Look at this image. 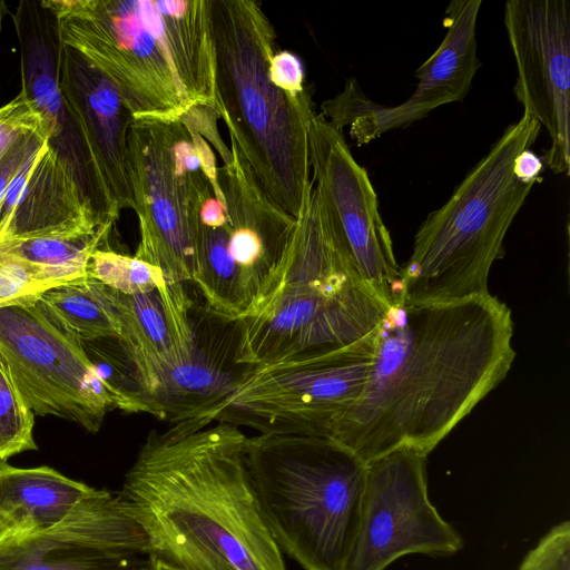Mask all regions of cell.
Returning <instances> with one entry per match:
<instances>
[{
    "label": "cell",
    "mask_w": 570,
    "mask_h": 570,
    "mask_svg": "<svg viewBox=\"0 0 570 570\" xmlns=\"http://www.w3.org/2000/svg\"><path fill=\"white\" fill-rule=\"evenodd\" d=\"M0 570H154V559L118 494L97 490L55 528L0 544Z\"/></svg>",
    "instance_id": "cell-17"
},
{
    "label": "cell",
    "mask_w": 570,
    "mask_h": 570,
    "mask_svg": "<svg viewBox=\"0 0 570 570\" xmlns=\"http://www.w3.org/2000/svg\"><path fill=\"white\" fill-rule=\"evenodd\" d=\"M229 149L230 159L217 169L225 203L212 194L200 207L191 282L209 313L239 322L263 296L296 218L262 189L233 138Z\"/></svg>",
    "instance_id": "cell-8"
},
{
    "label": "cell",
    "mask_w": 570,
    "mask_h": 570,
    "mask_svg": "<svg viewBox=\"0 0 570 570\" xmlns=\"http://www.w3.org/2000/svg\"><path fill=\"white\" fill-rule=\"evenodd\" d=\"M97 228L47 139L11 180L0 213V240L72 235Z\"/></svg>",
    "instance_id": "cell-19"
},
{
    "label": "cell",
    "mask_w": 570,
    "mask_h": 570,
    "mask_svg": "<svg viewBox=\"0 0 570 570\" xmlns=\"http://www.w3.org/2000/svg\"><path fill=\"white\" fill-rule=\"evenodd\" d=\"M428 456L400 448L366 463L357 538L346 570H385L406 554L449 557L460 533L431 503Z\"/></svg>",
    "instance_id": "cell-13"
},
{
    "label": "cell",
    "mask_w": 570,
    "mask_h": 570,
    "mask_svg": "<svg viewBox=\"0 0 570 570\" xmlns=\"http://www.w3.org/2000/svg\"><path fill=\"white\" fill-rule=\"evenodd\" d=\"M60 87L77 115L118 208L134 210L128 135L135 117L112 82L78 51L62 45Z\"/></svg>",
    "instance_id": "cell-18"
},
{
    "label": "cell",
    "mask_w": 570,
    "mask_h": 570,
    "mask_svg": "<svg viewBox=\"0 0 570 570\" xmlns=\"http://www.w3.org/2000/svg\"><path fill=\"white\" fill-rule=\"evenodd\" d=\"M239 428L188 420L151 431L119 499L148 553L180 570H286L261 513Z\"/></svg>",
    "instance_id": "cell-2"
},
{
    "label": "cell",
    "mask_w": 570,
    "mask_h": 570,
    "mask_svg": "<svg viewBox=\"0 0 570 570\" xmlns=\"http://www.w3.org/2000/svg\"><path fill=\"white\" fill-rule=\"evenodd\" d=\"M97 490L49 466L23 469L0 461V513L18 535L55 528Z\"/></svg>",
    "instance_id": "cell-21"
},
{
    "label": "cell",
    "mask_w": 570,
    "mask_h": 570,
    "mask_svg": "<svg viewBox=\"0 0 570 570\" xmlns=\"http://www.w3.org/2000/svg\"><path fill=\"white\" fill-rule=\"evenodd\" d=\"M38 298L78 341L120 336L112 309L90 278L50 287Z\"/></svg>",
    "instance_id": "cell-22"
},
{
    "label": "cell",
    "mask_w": 570,
    "mask_h": 570,
    "mask_svg": "<svg viewBox=\"0 0 570 570\" xmlns=\"http://www.w3.org/2000/svg\"><path fill=\"white\" fill-rule=\"evenodd\" d=\"M504 26L517 66L513 92L523 114L544 127L556 175L570 169V1L509 0Z\"/></svg>",
    "instance_id": "cell-16"
},
{
    "label": "cell",
    "mask_w": 570,
    "mask_h": 570,
    "mask_svg": "<svg viewBox=\"0 0 570 570\" xmlns=\"http://www.w3.org/2000/svg\"><path fill=\"white\" fill-rule=\"evenodd\" d=\"M87 277L124 294L160 293L177 285L171 284L160 268L104 247L90 256Z\"/></svg>",
    "instance_id": "cell-24"
},
{
    "label": "cell",
    "mask_w": 570,
    "mask_h": 570,
    "mask_svg": "<svg viewBox=\"0 0 570 570\" xmlns=\"http://www.w3.org/2000/svg\"><path fill=\"white\" fill-rule=\"evenodd\" d=\"M511 309L491 294L383 313L360 399L330 435L368 463L400 448L429 455L509 373Z\"/></svg>",
    "instance_id": "cell-1"
},
{
    "label": "cell",
    "mask_w": 570,
    "mask_h": 570,
    "mask_svg": "<svg viewBox=\"0 0 570 570\" xmlns=\"http://www.w3.org/2000/svg\"><path fill=\"white\" fill-rule=\"evenodd\" d=\"M541 130L528 115L509 125L470 169L451 197L428 214L401 267L400 301L439 304L490 294L489 273L503 256V240L533 184L513 174V163Z\"/></svg>",
    "instance_id": "cell-7"
},
{
    "label": "cell",
    "mask_w": 570,
    "mask_h": 570,
    "mask_svg": "<svg viewBox=\"0 0 570 570\" xmlns=\"http://www.w3.org/2000/svg\"><path fill=\"white\" fill-rule=\"evenodd\" d=\"M111 228L91 232L0 240V246L14 256L45 268L58 271L73 279L87 277L92 253L107 243Z\"/></svg>",
    "instance_id": "cell-23"
},
{
    "label": "cell",
    "mask_w": 570,
    "mask_h": 570,
    "mask_svg": "<svg viewBox=\"0 0 570 570\" xmlns=\"http://www.w3.org/2000/svg\"><path fill=\"white\" fill-rule=\"evenodd\" d=\"M96 283L119 323V340L153 415L150 401L177 364L173 320L177 297L163 299L157 291L124 294Z\"/></svg>",
    "instance_id": "cell-20"
},
{
    "label": "cell",
    "mask_w": 570,
    "mask_h": 570,
    "mask_svg": "<svg viewBox=\"0 0 570 570\" xmlns=\"http://www.w3.org/2000/svg\"><path fill=\"white\" fill-rule=\"evenodd\" d=\"M216 109L266 195L297 218L311 200L308 94L269 77L276 32L256 0H209Z\"/></svg>",
    "instance_id": "cell-4"
},
{
    "label": "cell",
    "mask_w": 570,
    "mask_h": 570,
    "mask_svg": "<svg viewBox=\"0 0 570 570\" xmlns=\"http://www.w3.org/2000/svg\"><path fill=\"white\" fill-rule=\"evenodd\" d=\"M385 309L333 242L312 191L263 296L238 322L236 363L256 366L371 341Z\"/></svg>",
    "instance_id": "cell-5"
},
{
    "label": "cell",
    "mask_w": 570,
    "mask_h": 570,
    "mask_svg": "<svg viewBox=\"0 0 570 570\" xmlns=\"http://www.w3.org/2000/svg\"><path fill=\"white\" fill-rule=\"evenodd\" d=\"M482 0H452L445 9L446 33L436 50L415 71L416 87L397 106H382L362 91L354 78L322 104V115L337 129L348 127L356 145L389 130L404 128L432 110L463 100L481 67L476 53V21Z\"/></svg>",
    "instance_id": "cell-15"
},
{
    "label": "cell",
    "mask_w": 570,
    "mask_h": 570,
    "mask_svg": "<svg viewBox=\"0 0 570 570\" xmlns=\"http://www.w3.org/2000/svg\"><path fill=\"white\" fill-rule=\"evenodd\" d=\"M245 463L282 553L304 570H346L360 527L366 463L330 435L247 438Z\"/></svg>",
    "instance_id": "cell-6"
},
{
    "label": "cell",
    "mask_w": 570,
    "mask_h": 570,
    "mask_svg": "<svg viewBox=\"0 0 570 570\" xmlns=\"http://www.w3.org/2000/svg\"><path fill=\"white\" fill-rule=\"evenodd\" d=\"M128 168L140 235L134 256L171 284L191 282L200 207L212 194L224 199L210 146L181 119H135Z\"/></svg>",
    "instance_id": "cell-9"
},
{
    "label": "cell",
    "mask_w": 570,
    "mask_h": 570,
    "mask_svg": "<svg viewBox=\"0 0 570 570\" xmlns=\"http://www.w3.org/2000/svg\"><path fill=\"white\" fill-rule=\"evenodd\" d=\"M63 45L116 87L135 119L216 108L209 0H46Z\"/></svg>",
    "instance_id": "cell-3"
},
{
    "label": "cell",
    "mask_w": 570,
    "mask_h": 570,
    "mask_svg": "<svg viewBox=\"0 0 570 570\" xmlns=\"http://www.w3.org/2000/svg\"><path fill=\"white\" fill-rule=\"evenodd\" d=\"M154 570H180V569L170 567V566L166 564L165 562H163L160 560L154 559Z\"/></svg>",
    "instance_id": "cell-33"
},
{
    "label": "cell",
    "mask_w": 570,
    "mask_h": 570,
    "mask_svg": "<svg viewBox=\"0 0 570 570\" xmlns=\"http://www.w3.org/2000/svg\"><path fill=\"white\" fill-rule=\"evenodd\" d=\"M0 358L36 415L58 416L96 433L117 409L79 341L38 294L0 306Z\"/></svg>",
    "instance_id": "cell-11"
},
{
    "label": "cell",
    "mask_w": 570,
    "mask_h": 570,
    "mask_svg": "<svg viewBox=\"0 0 570 570\" xmlns=\"http://www.w3.org/2000/svg\"><path fill=\"white\" fill-rule=\"evenodd\" d=\"M518 570H570V522L551 528L522 559Z\"/></svg>",
    "instance_id": "cell-27"
},
{
    "label": "cell",
    "mask_w": 570,
    "mask_h": 570,
    "mask_svg": "<svg viewBox=\"0 0 570 570\" xmlns=\"http://www.w3.org/2000/svg\"><path fill=\"white\" fill-rule=\"evenodd\" d=\"M20 55L21 92L32 101L47 145L75 184L91 223L112 228L118 208L96 164L81 124L60 87L62 41L46 0H22L12 16Z\"/></svg>",
    "instance_id": "cell-14"
},
{
    "label": "cell",
    "mask_w": 570,
    "mask_h": 570,
    "mask_svg": "<svg viewBox=\"0 0 570 570\" xmlns=\"http://www.w3.org/2000/svg\"><path fill=\"white\" fill-rule=\"evenodd\" d=\"M543 170V160L530 148L518 154L513 163V174L517 179L524 184L541 181L540 174Z\"/></svg>",
    "instance_id": "cell-31"
},
{
    "label": "cell",
    "mask_w": 570,
    "mask_h": 570,
    "mask_svg": "<svg viewBox=\"0 0 570 570\" xmlns=\"http://www.w3.org/2000/svg\"><path fill=\"white\" fill-rule=\"evenodd\" d=\"M18 535L17 530L13 525L0 513V544L6 542L8 539Z\"/></svg>",
    "instance_id": "cell-32"
},
{
    "label": "cell",
    "mask_w": 570,
    "mask_h": 570,
    "mask_svg": "<svg viewBox=\"0 0 570 570\" xmlns=\"http://www.w3.org/2000/svg\"><path fill=\"white\" fill-rule=\"evenodd\" d=\"M269 77L276 86L293 96L306 94L303 65L297 56L287 50L275 51L269 62Z\"/></svg>",
    "instance_id": "cell-30"
},
{
    "label": "cell",
    "mask_w": 570,
    "mask_h": 570,
    "mask_svg": "<svg viewBox=\"0 0 570 570\" xmlns=\"http://www.w3.org/2000/svg\"><path fill=\"white\" fill-rule=\"evenodd\" d=\"M47 139V131L39 130L21 136L0 159V213L8 187L30 150Z\"/></svg>",
    "instance_id": "cell-29"
},
{
    "label": "cell",
    "mask_w": 570,
    "mask_h": 570,
    "mask_svg": "<svg viewBox=\"0 0 570 570\" xmlns=\"http://www.w3.org/2000/svg\"><path fill=\"white\" fill-rule=\"evenodd\" d=\"M33 425L35 414L26 405L0 358V461L38 449Z\"/></svg>",
    "instance_id": "cell-25"
},
{
    "label": "cell",
    "mask_w": 570,
    "mask_h": 570,
    "mask_svg": "<svg viewBox=\"0 0 570 570\" xmlns=\"http://www.w3.org/2000/svg\"><path fill=\"white\" fill-rule=\"evenodd\" d=\"M39 130H46L42 118L20 91L0 107V159L21 136Z\"/></svg>",
    "instance_id": "cell-28"
},
{
    "label": "cell",
    "mask_w": 570,
    "mask_h": 570,
    "mask_svg": "<svg viewBox=\"0 0 570 570\" xmlns=\"http://www.w3.org/2000/svg\"><path fill=\"white\" fill-rule=\"evenodd\" d=\"M308 145L322 220L364 286L389 308L401 297V266L367 171L322 114L311 119Z\"/></svg>",
    "instance_id": "cell-12"
},
{
    "label": "cell",
    "mask_w": 570,
    "mask_h": 570,
    "mask_svg": "<svg viewBox=\"0 0 570 570\" xmlns=\"http://www.w3.org/2000/svg\"><path fill=\"white\" fill-rule=\"evenodd\" d=\"M372 341L246 366L226 395L187 420L243 425L261 434L330 435L334 422L363 393Z\"/></svg>",
    "instance_id": "cell-10"
},
{
    "label": "cell",
    "mask_w": 570,
    "mask_h": 570,
    "mask_svg": "<svg viewBox=\"0 0 570 570\" xmlns=\"http://www.w3.org/2000/svg\"><path fill=\"white\" fill-rule=\"evenodd\" d=\"M76 281L65 273L26 262L0 246V306Z\"/></svg>",
    "instance_id": "cell-26"
}]
</instances>
